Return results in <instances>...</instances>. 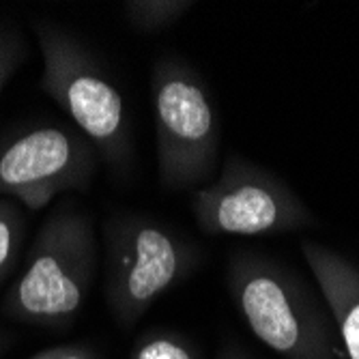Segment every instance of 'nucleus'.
<instances>
[{
    "mask_svg": "<svg viewBox=\"0 0 359 359\" xmlns=\"http://www.w3.org/2000/svg\"><path fill=\"white\" fill-rule=\"evenodd\" d=\"M151 104L159 181L170 191L201 187L215 164L217 127L207 88L181 56L151 67Z\"/></svg>",
    "mask_w": 359,
    "mask_h": 359,
    "instance_id": "20e7f679",
    "label": "nucleus"
},
{
    "mask_svg": "<svg viewBox=\"0 0 359 359\" xmlns=\"http://www.w3.org/2000/svg\"><path fill=\"white\" fill-rule=\"evenodd\" d=\"M97 269L93 222L76 205H58L39 226L22 273L0 302V314L24 325L67 330L82 312Z\"/></svg>",
    "mask_w": 359,
    "mask_h": 359,
    "instance_id": "f257e3e1",
    "label": "nucleus"
},
{
    "mask_svg": "<svg viewBox=\"0 0 359 359\" xmlns=\"http://www.w3.org/2000/svg\"><path fill=\"white\" fill-rule=\"evenodd\" d=\"M129 359H198V355L181 334L153 330L134 342Z\"/></svg>",
    "mask_w": 359,
    "mask_h": 359,
    "instance_id": "9b49d317",
    "label": "nucleus"
},
{
    "mask_svg": "<svg viewBox=\"0 0 359 359\" xmlns=\"http://www.w3.org/2000/svg\"><path fill=\"white\" fill-rule=\"evenodd\" d=\"M43 58L41 88L67 112L100 159L116 172L134 166V140L121 90L90 50L52 22L32 24Z\"/></svg>",
    "mask_w": 359,
    "mask_h": 359,
    "instance_id": "f03ea898",
    "label": "nucleus"
},
{
    "mask_svg": "<svg viewBox=\"0 0 359 359\" xmlns=\"http://www.w3.org/2000/svg\"><path fill=\"white\" fill-rule=\"evenodd\" d=\"M219 359H233V357H231V355H222Z\"/></svg>",
    "mask_w": 359,
    "mask_h": 359,
    "instance_id": "2eb2a0df",
    "label": "nucleus"
},
{
    "mask_svg": "<svg viewBox=\"0 0 359 359\" xmlns=\"http://www.w3.org/2000/svg\"><path fill=\"white\" fill-rule=\"evenodd\" d=\"M28 359H100L88 344L76 342V344H58L43 348L35 355H30Z\"/></svg>",
    "mask_w": 359,
    "mask_h": 359,
    "instance_id": "ddd939ff",
    "label": "nucleus"
},
{
    "mask_svg": "<svg viewBox=\"0 0 359 359\" xmlns=\"http://www.w3.org/2000/svg\"><path fill=\"white\" fill-rule=\"evenodd\" d=\"M306 256L336 310L348 357L359 359V276L323 248L306 245Z\"/></svg>",
    "mask_w": 359,
    "mask_h": 359,
    "instance_id": "6e6552de",
    "label": "nucleus"
},
{
    "mask_svg": "<svg viewBox=\"0 0 359 359\" xmlns=\"http://www.w3.org/2000/svg\"><path fill=\"white\" fill-rule=\"evenodd\" d=\"M191 7L187 0H127L123 3V13L138 32L151 35L170 28Z\"/></svg>",
    "mask_w": 359,
    "mask_h": 359,
    "instance_id": "1a4fd4ad",
    "label": "nucleus"
},
{
    "mask_svg": "<svg viewBox=\"0 0 359 359\" xmlns=\"http://www.w3.org/2000/svg\"><path fill=\"white\" fill-rule=\"evenodd\" d=\"M97 159L95 147L76 129L62 125L20 129L0 140V198L39 211L60 194L86 189Z\"/></svg>",
    "mask_w": 359,
    "mask_h": 359,
    "instance_id": "39448f33",
    "label": "nucleus"
},
{
    "mask_svg": "<svg viewBox=\"0 0 359 359\" xmlns=\"http://www.w3.org/2000/svg\"><path fill=\"white\" fill-rule=\"evenodd\" d=\"M196 222L207 235H263L295 224L299 213L273 181L231 161L217 183L191 198Z\"/></svg>",
    "mask_w": 359,
    "mask_h": 359,
    "instance_id": "423d86ee",
    "label": "nucleus"
},
{
    "mask_svg": "<svg viewBox=\"0 0 359 359\" xmlns=\"http://www.w3.org/2000/svg\"><path fill=\"white\" fill-rule=\"evenodd\" d=\"M24 241V215L11 203L0 198V288L13 276Z\"/></svg>",
    "mask_w": 359,
    "mask_h": 359,
    "instance_id": "9d476101",
    "label": "nucleus"
},
{
    "mask_svg": "<svg viewBox=\"0 0 359 359\" xmlns=\"http://www.w3.org/2000/svg\"><path fill=\"white\" fill-rule=\"evenodd\" d=\"M9 342H11V338L7 336V332H3V330H0V357H3V353L7 351Z\"/></svg>",
    "mask_w": 359,
    "mask_h": 359,
    "instance_id": "4468645a",
    "label": "nucleus"
},
{
    "mask_svg": "<svg viewBox=\"0 0 359 359\" xmlns=\"http://www.w3.org/2000/svg\"><path fill=\"white\" fill-rule=\"evenodd\" d=\"M235 297L254 336L295 359H323L320 336L297 310L290 286L269 267L239 263L233 269Z\"/></svg>",
    "mask_w": 359,
    "mask_h": 359,
    "instance_id": "0eeeda50",
    "label": "nucleus"
},
{
    "mask_svg": "<svg viewBox=\"0 0 359 359\" xmlns=\"http://www.w3.org/2000/svg\"><path fill=\"white\" fill-rule=\"evenodd\" d=\"M26 52V41L20 30L9 24H0V95H3L5 84L22 67Z\"/></svg>",
    "mask_w": 359,
    "mask_h": 359,
    "instance_id": "f8f14e48",
    "label": "nucleus"
},
{
    "mask_svg": "<svg viewBox=\"0 0 359 359\" xmlns=\"http://www.w3.org/2000/svg\"><path fill=\"white\" fill-rule=\"evenodd\" d=\"M104 237L106 304L125 332L198 267L196 248L149 215H112Z\"/></svg>",
    "mask_w": 359,
    "mask_h": 359,
    "instance_id": "7ed1b4c3",
    "label": "nucleus"
}]
</instances>
